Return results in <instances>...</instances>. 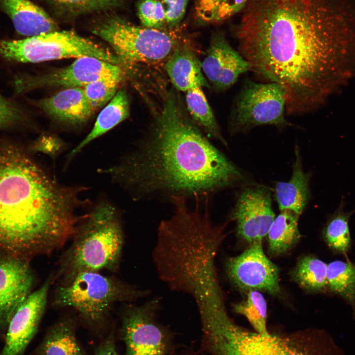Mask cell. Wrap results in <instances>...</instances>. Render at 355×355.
Segmentation results:
<instances>
[{
	"label": "cell",
	"instance_id": "29",
	"mask_svg": "<svg viewBox=\"0 0 355 355\" xmlns=\"http://www.w3.org/2000/svg\"><path fill=\"white\" fill-rule=\"evenodd\" d=\"M124 76V74L107 76L84 87L85 96L94 111L112 99Z\"/></svg>",
	"mask_w": 355,
	"mask_h": 355
},
{
	"label": "cell",
	"instance_id": "32",
	"mask_svg": "<svg viewBox=\"0 0 355 355\" xmlns=\"http://www.w3.org/2000/svg\"><path fill=\"white\" fill-rule=\"evenodd\" d=\"M67 147L66 143L59 137L50 134L40 136L32 144L35 152L45 154L55 160Z\"/></svg>",
	"mask_w": 355,
	"mask_h": 355
},
{
	"label": "cell",
	"instance_id": "28",
	"mask_svg": "<svg viewBox=\"0 0 355 355\" xmlns=\"http://www.w3.org/2000/svg\"><path fill=\"white\" fill-rule=\"evenodd\" d=\"M233 309L236 313L246 317L256 332H268L267 304L263 295L258 290H249L247 299L234 304Z\"/></svg>",
	"mask_w": 355,
	"mask_h": 355
},
{
	"label": "cell",
	"instance_id": "21",
	"mask_svg": "<svg viewBox=\"0 0 355 355\" xmlns=\"http://www.w3.org/2000/svg\"><path fill=\"white\" fill-rule=\"evenodd\" d=\"M130 106L128 95L124 89L118 91L110 103L97 117L93 128L87 136L72 151L68 157L71 161L86 145L104 134L129 115Z\"/></svg>",
	"mask_w": 355,
	"mask_h": 355
},
{
	"label": "cell",
	"instance_id": "19",
	"mask_svg": "<svg viewBox=\"0 0 355 355\" xmlns=\"http://www.w3.org/2000/svg\"><path fill=\"white\" fill-rule=\"evenodd\" d=\"M166 71L177 90L209 87L202 72V63L185 42L179 45L165 64Z\"/></svg>",
	"mask_w": 355,
	"mask_h": 355
},
{
	"label": "cell",
	"instance_id": "36",
	"mask_svg": "<svg viewBox=\"0 0 355 355\" xmlns=\"http://www.w3.org/2000/svg\"><path fill=\"white\" fill-rule=\"evenodd\" d=\"M221 0H197L195 13L201 22H213Z\"/></svg>",
	"mask_w": 355,
	"mask_h": 355
},
{
	"label": "cell",
	"instance_id": "31",
	"mask_svg": "<svg viewBox=\"0 0 355 355\" xmlns=\"http://www.w3.org/2000/svg\"><path fill=\"white\" fill-rule=\"evenodd\" d=\"M58 9L79 14L110 8L118 5L120 0H47Z\"/></svg>",
	"mask_w": 355,
	"mask_h": 355
},
{
	"label": "cell",
	"instance_id": "9",
	"mask_svg": "<svg viewBox=\"0 0 355 355\" xmlns=\"http://www.w3.org/2000/svg\"><path fill=\"white\" fill-rule=\"evenodd\" d=\"M285 112L286 95L280 85L256 83L247 79L233 102L229 130L235 134L266 125L282 129L291 125L286 120Z\"/></svg>",
	"mask_w": 355,
	"mask_h": 355
},
{
	"label": "cell",
	"instance_id": "4",
	"mask_svg": "<svg viewBox=\"0 0 355 355\" xmlns=\"http://www.w3.org/2000/svg\"><path fill=\"white\" fill-rule=\"evenodd\" d=\"M202 329L203 345L212 355H345L324 330L261 334L238 326L229 317Z\"/></svg>",
	"mask_w": 355,
	"mask_h": 355
},
{
	"label": "cell",
	"instance_id": "22",
	"mask_svg": "<svg viewBox=\"0 0 355 355\" xmlns=\"http://www.w3.org/2000/svg\"><path fill=\"white\" fill-rule=\"evenodd\" d=\"M37 355H84L75 333L74 322L64 318L48 330L37 351Z\"/></svg>",
	"mask_w": 355,
	"mask_h": 355
},
{
	"label": "cell",
	"instance_id": "26",
	"mask_svg": "<svg viewBox=\"0 0 355 355\" xmlns=\"http://www.w3.org/2000/svg\"><path fill=\"white\" fill-rule=\"evenodd\" d=\"M326 278L330 290L349 303L355 315V265L339 260L331 262L327 265Z\"/></svg>",
	"mask_w": 355,
	"mask_h": 355
},
{
	"label": "cell",
	"instance_id": "33",
	"mask_svg": "<svg viewBox=\"0 0 355 355\" xmlns=\"http://www.w3.org/2000/svg\"><path fill=\"white\" fill-rule=\"evenodd\" d=\"M24 116L21 107L0 94V128L19 122Z\"/></svg>",
	"mask_w": 355,
	"mask_h": 355
},
{
	"label": "cell",
	"instance_id": "20",
	"mask_svg": "<svg viewBox=\"0 0 355 355\" xmlns=\"http://www.w3.org/2000/svg\"><path fill=\"white\" fill-rule=\"evenodd\" d=\"M295 154L296 158L292 165L291 178L288 181L277 183L275 198L280 211L289 210L300 216L310 198L311 174L304 172L297 146Z\"/></svg>",
	"mask_w": 355,
	"mask_h": 355
},
{
	"label": "cell",
	"instance_id": "27",
	"mask_svg": "<svg viewBox=\"0 0 355 355\" xmlns=\"http://www.w3.org/2000/svg\"><path fill=\"white\" fill-rule=\"evenodd\" d=\"M327 265L320 259L312 256H306L299 261L292 276L305 289L323 291L327 287Z\"/></svg>",
	"mask_w": 355,
	"mask_h": 355
},
{
	"label": "cell",
	"instance_id": "25",
	"mask_svg": "<svg viewBox=\"0 0 355 355\" xmlns=\"http://www.w3.org/2000/svg\"><path fill=\"white\" fill-rule=\"evenodd\" d=\"M344 202L327 220L322 230L323 239L328 247L335 253L346 254L351 247V237L349 221L355 213V209L346 212L344 210Z\"/></svg>",
	"mask_w": 355,
	"mask_h": 355
},
{
	"label": "cell",
	"instance_id": "16",
	"mask_svg": "<svg viewBox=\"0 0 355 355\" xmlns=\"http://www.w3.org/2000/svg\"><path fill=\"white\" fill-rule=\"evenodd\" d=\"M34 276L30 260L0 258V328L7 327L12 317L32 292Z\"/></svg>",
	"mask_w": 355,
	"mask_h": 355
},
{
	"label": "cell",
	"instance_id": "23",
	"mask_svg": "<svg viewBox=\"0 0 355 355\" xmlns=\"http://www.w3.org/2000/svg\"><path fill=\"white\" fill-rule=\"evenodd\" d=\"M186 93V107L193 122L208 138L217 140L227 147V142L202 87L191 89Z\"/></svg>",
	"mask_w": 355,
	"mask_h": 355
},
{
	"label": "cell",
	"instance_id": "30",
	"mask_svg": "<svg viewBox=\"0 0 355 355\" xmlns=\"http://www.w3.org/2000/svg\"><path fill=\"white\" fill-rule=\"evenodd\" d=\"M139 18L143 26L153 29L166 28L164 4L160 0H142L138 4Z\"/></svg>",
	"mask_w": 355,
	"mask_h": 355
},
{
	"label": "cell",
	"instance_id": "8",
	"mask_svg": "<svg viewBox=\"0 0 355 355\" xmlns=\"http://www.w3.org/2000/svg\"><path fill=\"white\" fill-rule=\"evenodd\" d=\"M0 55L7 60L23 63L88 56L118 66L122 64L108 50L71 31H57L20 40H1Z\"/></svg>",
	"mask_w": 355,
	"mask_h": 355
},
{
	"label": "cell",
	"instance_id": "11",
	"mask_svg": "<svg viewBox=\"0 0 355 355\" xmlns=\"http://www.w3.org/2000/svg\"><path fill=\"white\" fill-rule=\"evenodd\" d=\"M230 281L243 290H261L276 295L280 292L279 269L264 253L261 242L250 244L239 255L224 264Z\"/></svg>",
	"mask_w": 355,
	"mask_h": 355
},
{
	"label": "cell",
	"instance_id": "13",
	"mask_svg": "<svg viewBox=\"0 0 355 355\" xmlns=\"http://www.w3.org/2000/svg\"><path fill=\"white\" fill-rule=\"evenodd\" d=\"M231 217L240 238L250 244L261 242L275 218L270 192L260 186L245 188L237 198Z\"/></svg>",
	"mask_w": 355,
	"mask_h": 355
},
{
	"label": "cell",
	"instance_id": "34",
	"mask_svg": "<svg viewBox=\"0 0 355 355\" xmlns=\"http://www.w3.org/2000/svg\"><path fill=\"white\" fill-rule=\"evenodd\" d=\"M165 8L166 26L169 29L178 27L184 17L189 0H161Z\"/></svg>",
	"mask_w": 355,
	"mask_h": 355
},
{
	"label": "cell",
	"instance_id": "1",
	"mask_svg": "<svg viewBox=\"0 0 355 355\" xmlns=\"http://www.w3.org/2000/svg\"><path fill=\"white\" fill-rule=\"evenodd\" d=\"M235 35L251 71L284 89L286 113L303 114L355 69V0H248Z\"/></svg>",
	"mask_w": 355,
	"mask_h": 355
},
{
	"label": "cell",
	"instance_id": "5",
	"mask_svg": "<svg viewBox=\"0 0 355 355\" xmlns=\"http://www.w3.org/2000/svg\"><path fill=\"white\" fill-rule=\"evenodd\" d=\"M71 239L60 261L62 279L80 272L118 269L124 232L119 213L109 201L95 204L78 224Z\"/></svg>",
	"mask_w": 355,
	"mask_h": 355
},
{
	"label": "cell",
	"instance_id": "24",
	"mask_svg": "<svg viewBox=\"0 0 355 355\" xmlns=\"http://www.w3.org/2000/svg\"><path fill=\"white\" fill-rule=\"evenodd\" d=\"M275 217L268 233L269 250L280 255L290 249L300 240L298 226L299 215L289 210H284Z\"/></svg>",
	"mask_w": 355,
	"mask_h": 355
},
{
	"label": "cell",
	"instance_id": "3",
	"mask_svg": "<svg viewBox=\"0 0 355 355\" xmlns=\"http://www.w3.org/2000/svg\"><path fill=\"white\" fill-rule=\"evenodd\" d=\"M87 188L65 185L20 147H0V258L30 260L71 239Z\"/></svg>",
	"mask_w": 355,
	"mask_h": 355
},
{
	"label": "cell",
	"instance_id": "15",
	"mask_svg": "<svg viewBox=\"0 0 355 355\" xmlns=\"http://www.w3.org/2000/svg\"><path fill=\"white\" fill-rule=\"evenodd\" d=\"M202 69L213 88L221 92L233 86L241 74L251 71V67L223 35L217 33L212 36Z\"/></svg>",
	"mask_w": 355,
	"mask_h": 355
},
{
	"label": "cell",
	"instance_id": "12",
	"mask_svg": "<svg viewBox=\"0 0 355 355\" xmlns=\"http://www.w3.org/2000/svg\"><path fill=\"white\" fill-rule=\"evenodd\" d=\"M124 74L118 66L103 60L84 56L77 58L71 65L47 74L23 77L15 81L18 92L39 87H82L109 76Z\"/></svg>",
	"mask_w": 355,
	"mask_h": 355
},
{
	"label": "cell",
	"instance_id": "17",
	"mask_svg": "<svg viewBox=\"0 0 355 355\" xmlns=\"http://www.w3.org/2000/svg\"><path fill=\"white\" fill-rule=\"evenodd\" d=\"M39 107L55 119L71 124L86 121L94 112L82 87L68 88L38 103Z\"/></svg>",
	"mask_w": 355,
	"mask_h": 355
},
{
	"label": "cell",
	"instance_id": "18",
	"mask_svg": "<svg viewBox=\"0 0 355 355\" xmlns=\"http://www.w3.org/2000/svg\"><path fill=\"white\" fill-rule=\"evenodd\" d=\"M0 2L21 35L30 37L58 30L49 15L30 0H0Z\"/></svg>",
	"mask_w": 355,
	"mask_h": 355
},
{
	"label": "cell",
	"instance_id": "7",
	"mask_svg": "<svg viewBox=\"0 0 355 355\" xmlns=\"http://www.w3.org/2000/svg\"><path fill=\"white\" fill-rule=\"evenodd\" d=\"M92 32L110 45L122 64L166 63L184 42L175 29L137 26L118 17L99 24Z\"/></svg>",
	"mask_w": 355,
	"mask_h": 355
},
{
	"label": "cell",
	"instance_id": "10",
	"mask_svg": "<svg viewBox=\"0 0 355 355\" xmlns=\"http://www.w3.org/2000/svg\"><path fill=\"white\" fill-rule=\"evenodd\" d=\"M162 299L155 297L142 305L126 303L121 332L127 355H166L170 347L166 329L157 320Z\"/></svg>",
	"mask_w": 355,
	"mask_h": 355
},
{
	"label": "cell",
	"instance_id": "35",
	"mask_svg": "<svg viewBox=\"0 0 355 355\" xmlns=\"http://www.w3.org/2000/svg\"><path fill=\"white\" fill-rule=\"evenodd\" d=\"M248 0H221L213 22L225 20L243 10Z\"/></svg>",
	"mask_w": 355,
	"mask_h": 355
},
{
	"label": "cell",
	"instance_id": "2",
	"mask_svg": "<svg viewBox=\"0 0 355 355\" xmlns=\"http://www.w3.org/2000/svg\"><path fill=\"white\" fill-rule=\"evenodd\" d=\"M183 103L170 90L147 137L99 172L137 201L205 199L241 181V171L211 143Z\"/></svg>",
	"mask_w": 355,
	"mask_h": 355
},
{
	"label": "cell",
	"instance_id": "37",
	"mask_svg": "<svg viewBox=\"0 0 355 355\" xmlns=\"http://www.w3.org/2000/svg\"><path fill=\"white\" fill-rule=\"evenodd\" d=\"M95 355H119L112 337L106 339L97 349Z\"/></svg>",
	"mask_w": 355,
	"mask_h": 355
},
{
	"label": "cell",
	"instance_id": "14",
	"mask_svg": "<svg viewBox=\"0 0 355 355\" xmlns=\"http://www.w3.org/2000/svg\"><path fill=\"white\" fill-rule=\"evenodd\" d=\"M50 277L32 292L16 311L7 325L5 345L0 355H21L36 334L45 311Z\"/></svg>",
	"mask_w": 355,
	"mask_h": 355
},
{
	"label": "cell",
	"instance_id": "6",
	"mask_svg": "<svg viewBox=\"0 0 355 355\" xmlns=\"http://www.w3.org/2000/svg\"><path fill=\"white\" fill-rule=\"evenodd\" d=\"M52 305L71 308L89 325L101 327L108 321L114 304L132 303L150 293L113 276L83 272L62 279Z\"/></svg>",
	"mask_w": 355,
	"mask_h": 355
}]
</instances>
